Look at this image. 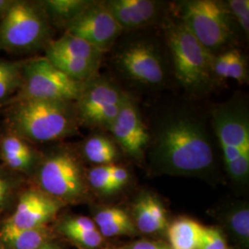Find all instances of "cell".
Returning <instances> with one entry per match:
<instances>
[{"label":"cell","mask_w":249,"mask_h":249,"mask_svg":"<svg viewBox=\"0 0 249 249\" xmlns=\"http://www.w3.org/2000/svg\"><path fill=\"white\" fill-rule=\"evenodd\" d=\"M151 158L165 174L196 176L212 167L213 150L203 124L192 117L177 116L160 126Z\"/></svg>","instance_id":"1"},{"label":"cell","mask_w":249,"mask_h":249,"mask_svg":"<svg viewBox=\"0 0 249 249\" xmlns=\"http://www.w3.org/2000/svg\"><path fill=\"white\" fill-rule=\"evenodd\" d=\"M3 124L31 142H60L79 131L74 103L27 100L2 108Z\"/></svg>","instance_id":"2"},{"label":"cell","mask_w":249,"mask_h":249,"mask_svg":"<svg viewBox=\"0 0 249 249\" xmlns=\"http://www.w3.org/2000/svg\"><path fill=\"white\" fill-rule=\"evenodd\" d=\"M52 25L41 1L12 0L0 22V52L33 53L52 41Z\"/></svg>","instance_id":"3"},{"label":"cell","mask_w":249,"mask_h":249,"mask_svg":"<svg viewBox=\"0 0 249 249\" xmlns=\"http://www.w3.org/2000/svg\"><path fill=\"white\" fill-rule=\"evenodd\" d=\"M80 153L69 145L43 153L36 171L39 189L60 202H74L86 193Z\"/></svg>","instance_id":"4"},{"label":"cell","mask_w":249,"mask_h":249,"mask_svg":"<svg viewBox=\"0 0 249 249\" xmlns=\"http://www.w3.org/2000/svg\"><path fill=\"white\" fill-rule=\"evenodd\" d=\"M167 42L178 81L192 91L208 88L213 76V53L196 40L182 22L169 27Z\"/></svg>","instance_id":"5"},{"label":"cell","mask_w":249,"mask_h":249,"mask_svg":"<svg viewBox=\"0 0 249 249\" xmlns=\"http://www.w3.org/2000/svg\"><path fill=\"white\" fill-rule=\"evenodd\" d=\"M215 132L223 151L226 169L235 181L249 174V119L244 107L227 104L213 112Z\"/></svg>","instance_id":"6"},{"label":"cell","mask_w":249,"mask_h":249,"mask_svg":"<svg viewBox=\"0 0 249 249\" xmlns=\"http://www.w3.org/2000/svg\"><path fill=\"white\" fill-rule=\"evenodd\" d=\"M84 84L69 78L45 55L27 57L20 89L8 106L27 100L74 103L80 97Z\"/></svg>","instance_id":"7"},{"label":"cell","mask_w":249,"mask_h":249,"mask_svg":"<svg viewBox=\"0 0 249 249\" xmlns=\"http://www.w3.org/2000/svg\"><path fill=\"white\" fill-rule=\"evenodd\" d=\"M181 15V22L210 52L230 41L232 32L225 4L215 0L187 1Z\"/></svg>","instance_id":"8"},{"label":"cell","mask_w":249,"mask_h":249,"mask_svg":"<svg viewBox=\"0 0 249 249\" xmlns=\"http://www.w3.org/2000/svg\"><path fill=\"white\" fill-rule=\"evenodd\" d=\"M125 94L109 80L97 77L84 84L74 102L80 125L109 129L123 106Z\"/></svg>","instance_id":"9"},{"label":"cell","mask_w":249,"mask_h":249,"mask_svg":"<svg viewBox=\"0 0 249 249\" xmlns=\"http://www.w3.org/2000/svg\"><path fill=\"white\" fill-rule=\"evenodd\" d=\"M122 32L105 3L93 1L65 30V33L79 37L103 52L113 45Z\"/></svg>","instance_id":"10"},{"label":"cell","mask_w":249,"mask_h":249,"mask_svg":"<svg viewBox=\"0 0 249 249\" xmlns=\"http://www.w3.org/2000/svg\"><path fill=\"white\" fill-rule=\"evenodd\" d=\"M116 64L126 78L145 85H158L164 80V67L153 45L134 43L117 54Z\"/></svg>","instance_id":"11"},{"label":"cell","mask_w":249,"mask_h":249,"mask_svg":"<svg viewBox=\"0 0 249 249\" xmlns=\"http://www.w3.org/2000/svg\"><path fill=\"white\" fill-rule=\"evenodd\" d=\"M62 202L39 188H29L18 195L16 207L6 223L18 228L45 227L59 212Z\"/></svg>","instance_id":"12"},{"label":"cell","mask_w":249,"mask_h":249,"mask_svg":"<svg viewBox=\"0 0 249 249\" xmlns=\"http://www.w3.org/2000/svg\"><path fill=\"white\" fill-rule=\"evenodd\" d=\"M108 130L125 153L134 158L142 157L151 137L138 108L127 95L124 97L118 116Z\"/></svg>","instance_id":"13"},{"label":"cell","mask_w":249,"mask_h":249,"mask_svg":"<svg viewBox=\"0 0 249 249\" xmlns=\"http://www.w3.org/2000/svg\"><path fill=\"white\" fill-rule=\"evenodd\" d=\"M36 145L4 125L0 126V160L10 171L26 175L36 173L43 156Z\"/></svg>","instance_id":"14"},{"label":"cell","mask_w":249,"mask_h":249,"mask_svg":"<svg viewBox=\"0 0 249 249\" xmlns=\"http://www.w3.org/2000/svg\"><path fill=\"white\" fill-rule=\"evenodd\" d=\"M105 5L123 31L149 24L159 12L158 3L150 0H111Z\"/></svg>","instance_id":"15"},{"label":"cell","mask_w":249,"mask_h":249,"mask_svg":"<svg viewBox=\"0 0 249 249\" xmlns=\"http://www.w3.org/2000/svg\"><path fill=\"white\" fill-rule=\"evenodd\" d=\"M136 228L144 233L162 231L168 226L166 212L159 198L151 193L142 194L134 206Z\"/></svg>","instance_id":"16"},{"label":"cell","mask_w":249,"mask_h":249,"mask_svg":"<svg viewBox=\"0 0 249 249\" xmlns=\"http://www.w3.org/2000/svg\"><path fill=\"white\" fill-rule=\"evenodd\" d=\"M45 53H56L64 56L101 63L103 51L77 36L65 33L60 38L52 40L45 46Z\"/></svg>","instance_id":"17"},{"label":"cell","mask_w":249,"mask_h":249,"mask_svg":"<svg viewBox=\"0 0 249 249\" xmlns=\"http://www.w3.org/2000/svg\"><path fill=\"white\" fill-rule=\"evenodd\" d=\"M59 230L68 238L84 249L99 248L104 237L93 220L85 216L70 217L63 222Z\"/></svg>","instance_id":"18"},{"label":"cell","mask_w":249,"mask_h":249,"mask_svg":"<svg viewBox=\"0 0 249 249\" xmlns=\"http://www.w3.org/2000/svg\"><path fill=\"white\" fill-rule=\"evenodd\" d=\"M42 6L52 27L66 30L90 3L88 0H43Z\"/></svg>","instance_id":"19"},{"label":"cell","mask_w":249,"mask_h":249,"mask_svg":"<svg viewBox=\"0 0 249 249\" xmlns=\"http://www.w3.org/2000/svg\"><path fill=\"white\" fill-rule=\"evenodd\" d=\"M48 232L45 227L25 229L5 223L1 238L11 249H38L46 243Z\"/></svg>","instance_id":"20"},{"label":"cell","mask_w":249,"mask_h":249,"mask_svg":"<svg viewBox=\"0 0 249 249\" xmlns=\"http://www.w3.org/2000/svg\"><path fill=\"white\" fill-rule=\"evenodd\" d=\"M25 60L26 58L8 60L0 57V109L7 107L20 89Z\"/></svg>","instance_id":"21"},{"label":"cell","mask_w":249,"mask_h":249,"mask_svg":"<svg viewBox=\"0 0 249 249\" xmlns=\"http://www.w3.org/2000/svg\"><path fill=\"white\" fill-rule=\"evenodd\" d=\"M203 226L188 218H180L168 226L171 249H197Z\"/></svg>","instance_id":"22"},{"label":"cell","mask_w":249,"mask_h":249,"mask_svg":"<svg viewBox=\"0 0 249 249\" xmlns=\"http://www.w3.org/2000/svg\"><path fill=\"white\" fill-rule=\"evenodd\" d=\"M45 56L53 66L71 80L86 83L96 77L99 63L71 58L56 53H45Z\"/></svg>","instance_id":"23"},{"label":"cell","mask_w":249,"mask_h":249,"mask_svg":"<svg viewBox=\"0 0 249 249\" xmlns=\"http://www.w3.org/2000/svg\"><path fill=\"white\" fill-rule=\"evenodd\" d=\"M80 153L86 160L98 165L112 164L117 158L116 145L102 135H93L86 139L81 144Z\"/></svg>","instance_id":"24"},{"label":"cell","mask_w":249,"mask_h":249,"mask_svg":"<svg viewBox=\"0 0 249 249\" xmlns=\"http://www.w3.org/2000/svg\"><path fill=\"white\" fill-rule=\"evenodd\" d=\"M17 173L5 167H0V213L12 201L19 186Z\"/></svg>","instance_id":"25"},{"label":"cell","mask_w":249,"mask_h":249,"mask_svg":"<svg viewBox=\"0 0 249 249\" xmlns=\"http://www.w3.org/2000/svg\"><path fill=\"white\" fill-rule=\"evenodd\" d=\"M228 223L233 234L248 244L249 239V210L248 207H237L228 216Z\"/></svg>","instance_id":"26"},{"label":"cell","mask_w":249,"mask_h":249,"mask_svg":"<svg viewBox=\"0 0 249 249\" xmlns=\"http://www.w3.org/2000/svg\"><path fill=\"white\" fill-rule=\"evenodd\" d=\"M110 170L111 164L98 165L89 170L86 175V178L90 187L103 194H112L116 192L111 182Z\"/></svg>","instance_id":"27"},{"label":"cell","mask_w":249,"mask_h":249,"mask_svg":"<svg viewBox=\"0 0 249 249\" xmlns=\"http://www.w3.org/2000/svg\"><path fill=\"white\" fill-rule=\"evenodd\" d=\"M225 79H232L238 82L248 80V70L245 57L238 50L228 51V62Z\"/></svg>","instance_id":"28"},{"label":"cell","mask_w":249,"mask_h":249,"mask_svg":"<svg viewBox=\"0 0 249 249\" xmlns=\"http://www.w3.org/2000/svg\"><path fill=\"white\" fill-rule=\"evenodd\" d=\"M226 8L229 14L236 19L245 34L249 33V0H230L227 2Z\"/></svg>","instance_id":"29"},{"label":"cell","mask_w":249,"mask_h":249,"mask_svg":"<svg viewBox=\"0 0 249 249\" xmlns=\"http://www.w3.org/2000/svg\"><path fill=\"white\" fill-rule=\"evenodd\" d=\"M102 236L113 237L119 235H134L137 233V228L131 219L128 217L119 220L115 223H110L98 228Z\"/></svg>","instance_id":"30"},{"label":"cell","mask_w":249,"mask_h":249,"mask_svg":"<svg viewBox=\"0 0 249 249\" xmlns=\"http://www.w3.org/2000/svg\"><path fill=\"white\" fill-rule=\"evenodd\" d=\"M197 249H227V247L221 231L203 226Z\"/></svg>","instance_id":"31"},{"label":"cell","mask_w":249,"mask_h":249,"mask_svg":"<svg viewBox=\"0 0 249 249\" xmlns=\"http://www.w3.org/2000/svg\"><path fill=\"white\" fill-rule=\"evenodd\" d=\"M126 217H128V215L119 208H106L99 211L95 214L93 222L96 224L97 228H100L102 226L115 223Z\"/></svg>","instance_id":"32"},{"label":"cell","mask_w":249,"mask_h":249,"mask_svg":"<svg viewBox=\"0 0 249 249\" xmlns=\"http://www.w3.org/2000/svg\"><path fill=\"white\" fill-rule=\"evenodd\" d=\"M128 172L124 169V167L111 164L110 170V178L111 182L113 184V187L116 191L120 190L128 181Z\"/></svg>","instance_id":"33"},{"label":"cell","mask_w":249,"mask_h":249,"mask_svg":"<svg viewBox=\"0 0 249 249\" xmlns=\"http://www.w3.org/2000/svg\"><path fill=\"white\" fill-rule=\"evenodd\" d=\"M108 249H171L170 247H167L163 244L151 242V241H140L132 244L124 245L117 248H112Z\"/></svg>","instance_id":"34"},{"label":"cell","mask_w":249,"mask_h":249,"mask_svg":"<svg viewBox=\"0 0 249 249\" xmlns=\"http://www.w3.org/2000/svg\"><path fill=\"white\" fill-rule=\"evenodd\" d=\"M11 2H12V0H0V22L4 17L5 13L7 12V10L9 9Z\"/></svg>","instance_id":"35"},{"label":"cell","mask_w":249,"mask_h":249,"mask_svg":"<svg viewBox=\"0 0 249 249\" xmlns=\"http://www.w3.org/2000/svg\"><path fill=\"white\" fill-rule=\"evenodd\" d=\"M59 249L58 248H56V247H54L53 245L52 244H50V243H48V242H46L45 244H44L40 249Z\"/></svg>","instance_id":"36"}]
</instances>
